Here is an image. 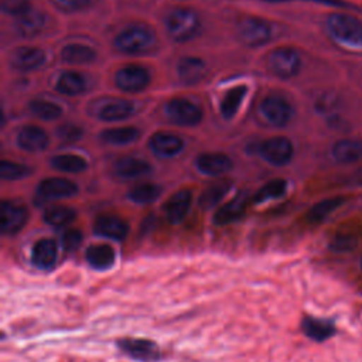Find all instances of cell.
Listing matches in <instances>:
<instances>
[{"label": "cell", "instance_id": "cell-1", "mask_svg": "<svg viewBox=\"0 0 362 362\" xmlns=\"http://www.w3.org/2000/svg\"><path fill=\"white\" fill-rule=\"evenodd\" d=\"M331 41L351 54H362V20L346 13H332L325 21Z\"/></svg>", "mask_w": 362, "mask_h": 362}, {"label": "cell", "instance_id": "cell-2", "mask_svg": "<svg viewBox=\"0 0 362 362\" xmlns=\"http://www.w3.org/2000/svg\"><path fill=\"white\" fill-rule=\"evenodd\" d=\"M167 31L177 42L192 40L199 31L198 16L188 8H175L167 17Z\"/></svg>", "mask_w": 362, "mask_h": 362}, {"label": "cell", "instance_id": "cell-3", "mask_svg": "<svg viewBox=\"0 0 362 362\" xmlns=\"http://www.w3.org/2000/svg\"><path fill=\"white\" fill-rule=\"evenodd\" d=\"M156 35L151 28L143 25H134L124 28L115 40L117 49L127 54H143L153 48Z\"/></svg>", "mask_w": 362, "mask_h": 362}, {"label": "cell", "instance_id": "cell-4", "mask_svg": "<svg viewBox=\"0 0 362 362\" xmlns=\"http://www.w3.org/2000/svg\"><path fill=\"white\" fill-rule=\"evenodd\" d=\"M117 348L129 358L139 362H156L160 359V346L147 338H120Z\"/></svg>", "mask_w": 362, "mask_h": 362}, {"label": "cell", "instance_id": "cell-5", "mask_svg": "<svg viewBox=\"0 0 362 362\" xmlns=\"http://www.w3.org/2000/svg\"><path fill=\"white\" fill-rule=\"evenodd\" d=\"M270 71L283 79L296 76L301 68V58L293 48H277L269 57Z\"/></svg>", "mask_w": 362, "mask_h": 362}, {"label": "cell", "instance_id": "cell-6", "mask_svg": "<svg viewBox=\"0 0 362 362\" xmlns=\"http://www.w3.org/2000/svg\"><path fill=\"white\" fill-rule=\"evenodd\" d=\"M167 117L180 126H194L202 120V110L188 99L174 98L165 105Z\"/></svg>", "mask_w": 362, "mask_h": 362}, {"label": "cell", "instance_id": "cell-7", "mask_svg": "<svg viewBox=\"0 0 362 362\" xmlns=\"http://www.w3.org/2000/svg\"><path fill=\"white\" fill-rule=\"evenodd\" d=\"M238 37L249 47H259L270 40L272 25L262 18L247 17L239 23Z\"/></svg>", "mask_w": 362, "mask_h": 362}, {"label": "cell", "instance_id": "cell-8", "mask_svg": "<svg viewBox=\"0 0 362 362\" xmlns=\"http://www.w3.org/2000/svg\"><path fill=\"white\" fill-rule=\"evenodd\" d=\"M28 211L24 205L3 201L0 206V230L3 235H16L27 223Z\"/></svg>", "mask_w": 362, "mask_h": 362}, {"label": "cell", "instance_id": "cell-9", "mask_svg": "<svg viewBox=\"0 0 362 362\" xmlns=\"http://www.w3.org/2000/svg\"><path fill=\"white\" fill-rule=\"evenodd\" d=\"M260 113L269 124L281 127L291 120L293 107L280 96H267L260 103Z\"/></svg>", "mask_w": 362, "mask_h": 362}, {"label": "cell", "instance_id": "cell-10", "mask_svg": "<svg viewBox=\"0 0 362 362\" xmlns=\"http://www.w3.org/2000/svg\"><path fill=\"white\" fill-rule=\"evenodd\" d=\"M260 156L273 165H286L294 156V147L287 137L276 136L260 146Z\"/></svg>", "mask_w": 362, "mask_h": 362}, {"label": "cell", "instance_id": "cell-11", "mask_svg": "<svg viewBox=\"0 0 362 362\" xmlns=\"http://www.w3.org/2000/svg\"><path fill=\"white\" fill-rule=\"evenodd\" d=\"M150 82V74L140 65H127L116 72L115 83L124 92H140L147 88Z\"/></svg>", "mask_w": 362, "mask_h": 362}, {"label": "cell", "instance_id": "cell-12", "mask_svg": "<svg viewBox=\"0 0 362 362\" xmlns=\"http://www.w3.org/2000/svg\"><path fill=\"white\" fill-rule=\"evenodd\" d=\"M78 192L75 182L66 178H47L40 182L37 188V198L40 201H55L69 198Z\"/></svg>", "mask_w": 362, "mask_h": 362}, {"label": "cell", "instance_id": "cell-13", "mask_svg": "<svg viewBox=\"0 0 362 362\" xmlns=\"http://www.w3.org/2000/svg\"><path fill=\"white\" fill-rule=\"evenodd\" d=\"M58 246L54 239H40L31 249V263L40 270H51L57 264Z\"/></svg>", "mask_w": 362, "mask_h": 362}, {"label": "cell", "instance_id": "cell-14", "mask_svg": "<svg viewBox=\"0 0 362 362\" xmlns=\"http://www.w3.org/2000/svg\"><path fill=\"white\" fill-rule=\"evenodd\" d=\"M93 230L96 235L112 239V240H123L129 233V225L126 221L113 216V215H102L95 221Z\"/></svg>", "mask_w": 362, "mask_h": 362}, {"label": "cell", "instance_id": "cell-15", "mask_svg": "<svg viewBox=\"0 0 362 362\" xmlns=\"http://www.w3.org/2000/svg\"><path fill=\"white\" fill-rule=\"evenodd\" d=\"M45 61H47L45 52L41 48H35V47H20L13 52L10 58L11 65L20 71L37 69L42 66Z\"/></svg>", "mask_w": 362, "mask_h": 362}, {"label": "cell", "instance_id": "cell-16", "mask_svg": "<svg viewBox=\"0 0 362 362\" xmlns=\"http://www.w3.org/2000/svg\"><path fill=\"white\" fill-rule=\"evenodd\" d=\"M192 195L189 189H180L164 205L165 218L170 223H180L187 216L189 206H191Z\"/></svg>", "mask_w": 362, "mask_h": 362}, {"label": "cell", "instance_id": "cell-17", "mask_svg": "<svg viewBox=\"0 0 362 362\" xmlns=\"http://www.w3.org/2000/svg\"><path fill=\"white\" fill-rule=\"evenodd\" d=\"M331 156L338 164H354L362 158V140L359 139H341L332 148Z\"/></svg>", "mask_w": 362, "mask_h": 362}, {"label": "cell", "instance_id": "cell-18", "mask_svg": "<svg viewBox=\"0 0 362 362\" xmlns=\"http://www.w3.org/2000/svg\"><path fill=\"white\" fill-rule=\"evenodd\" d=\"M151 151L163 158H168V157H174L177 156L182 147L184 143L182 140L171 133H156L154 136H151L150 143H148Z\"/></svg>", "mask_w": 362, "mask_h": 362}, {"label": "cell", "instance_id": "cell-19", "mask_svg": "<svg viewBox=\"0 0 362 362\" xmlns=\"http://www.w3.org/2000/svg\"><path fill=\"white\" fill-rule=\"evenodd\" d=\"M17 144L28 153H38L48 146V136L37 126H25L17 134Z\"/></svg>", "mask_w": 362, "mask_h": 362}, {"label": "cell", "instance_id": "cell-20", "mask_svg": "<svg viewBox=\"0 0 362 362\" xmlns=\"http://www.w3.org/2000/svg\"><path fill=\"white\" fill-rule=\"evenodd\" d=\"M247 205V197L245 194L236 195L233 199L222 205L214 215V223L218 226H223L228 223H232L238 221L246 209Z\"/></svg>", "mask_w": 362, "mask_h": 362}, {"label": "cell", "instance_id": "cell-21", "mask_svg": "<svg viewBox=\"0 0 362 362\" xmlns=\"http://www.w3.org/2000/svg\"><path fill=\"white\" fill-rule=\"evenodd\" d=\"M85 259L95 270H109L115 264L116 253L110 245H90L85 252Z\"/></svg>", "mask_w": 362, "mask_h": 362}, {"label": "cell", "instance_id": "cell-22", "mask_svg": "<svg viewBox=\"0 0 362 362\" xmlns=\"http://www.w3.org/2000/svg\"><path fill=\"white\" fill-rule=\"evenodd\" d=\"M206 65L201 58L195 57H185L180 59L177 65V74L182 83L194 85L199 82L205 76Z\"/></svg>", "mask_w": 362, "mask_h": 362}, {"label": "cell", "instance_id": "cell-23", "mask_svg": "<svg viewBox=\"0 0 362 362\" xmlns=\"http://www.w3.org/2000/svg\"><path fill=\"white\" fill-rule=\"evenodd\" d=\"M197 167L202 174L221 175L230 170L232 161L228 156L221 153H206L197 158Z\"/></svg>", "mask_w": 362, "mask_h": 362}, {"label": "cell", "instance_id": "cell-24", "mask_svg": "<svg viewBox=\"0 0 362 362\" xmlns=\"http://www.w3.org/2000/svg\"><path fill=\"white\" fill-rule=\"evenodd\" d=\"M301 329L308 338L317 342H322L335 334V327L329 320L315 318L310 315L303 318Z\"/></svg>", "mask_w": 362, "mask_h": 362}, {"label": "cell", "instance_id": "cell-25", "mask_svg": "<svg viewBox=\"0 0 362 362\" xmlns=\"http://www.w3.org/2000/svg\"><path fill=\"white\" fill-rule=\"evenodd\" d=\"M151 170L150 164L136 157H122L113 164L115 175L120 178H137Z\"/></svg>", "mask_w": 362, "mask_h": 362}, {"label": "cell", "instance_id": "cell-26", "mask_svg": "<svg viewBox=\"0 0 362 362\" xmlns=\"http://www.w3.org/2000/svg\"><path fill=\"white\" fill-rule=\"evenodd\" d=\"M134 112V105L129 100L123 99H113L103 103L99 107L98 116L100 120L106 122H117L129 117Z\"/></svg>", "mask_w": 362, "mask_h": 362}, {"label": "cell", "instance_id": "cell-27", "mask_svg": "<svg viewBox=\"0 0 362 362\" xmlns=\"http://www.w3.org/2000/svg\"><path fill=\"white\" fill-rule=\"evenodd\" d=\"M96 52L89 45L83 44H68L61 51V58L65 64L79 65V64H89L95 59Z\"/></svg>", "mask_w": 362, "mask_h": 362}, {"label": "cell", "instance_id": "cell-28", "mask_svg": "<svg viewBox=\"0 0 362 362\" xmlns=\"http://www.w3.org/2000/svg\"><path fill=\"white\" fill-rule=\"evenodd\" d=\"M345 202L344 197H331L325 198L315 205H313L307 214V219L311 223H320L327 219L332 212H335Z\"/></svg>", "mask_w": 362, "mask_h": 362}, {"label": "cell", "instance_id": "cell-29", "mask_svg": "<svg viewBox=\"0 0 362 362\" xmlns=\"http://www.w3.org/2000/svg\"><path fill=\"white\" fill-rule=\"evenodd\" d=\"M85 86H86L85 78L78 72H64L58 76L55 83V89L59 93L68 95V96H75L83 92Z\"/></svg>", "mask_w": 362, "mask_h": 362}, {"label": "cell", "instance_id": "cell-30", "mask_svg": "<svg viewBox=\"0 0 362 362\" xmlns=\"http://www.w3.org/2000/svg\"><path fill=\"white\" fill-rule=\"evenodd\" d=\"M246 92H247V88L245 85L235 86L226 92V95L221 102V113L225 119H232L236 115Z\"/></svg>", "mask_w": 362, "mask_h": 362}, {"label": "cell", "instance_id": "cell-31", "mask_svg": "<svg viewBox=\"0 0 362 362\" xmlns=\"http://www.w3.org/2000/svg\"><path fill=\"white\" fill-rule=\"evenodd\" d=\"M139 130L136 127H116L107 129L100 134V140L113 146H124L134 141L139 137Z\"/></svg>", "mask_w": 362, "mask_h": 362}, {"label": "cell", "instance_id": "cell-32", "mask_svg": "<svg viewBox=\"0 0 362 362\" xmlns=\"http://www.w3.org/2000/svg\"><path fill=\"white\" fill-rule=\"evenodd\" d=\"M75 216H76V212L72 208L58 205V206H51V208L45 209L42 219L49 226L61 228V226L69 225L75 219Z\"/></svg>", "mask_w": 362, "mask_h": 362}, {"label": "cell", "instance_id": "cell-33", "mask_svg": "<svg viewBox=\"0 0 362 362\" xmlns=\"http://www.w3.org/2000/svg\"><path fill=\"white\" fill-rule=\"evenodd\" d=\"M230 182L223 180L219 181L216 184L209 185L199 197V206L202 209H211L214 208L216 204H219V201L225 197V194L229 191Z\"/></svg>", "mask_w": 362, "mask_h": 362}, {"label": "cell", "instance_id": "cell-34", "mask_svg": "<svg viewBox=\"0 0 362 362\" xmlns=\"http://www.w3.org/2000/svg\"><path fill=\"white\" fill-rule=\"evenodd\" d=\"M44 16L35 10H28L25 14L17 17V28L24 35L38 33L44 25Z\"/></svg>", "mask_w": 362, "mask_h": 362}, {"label": "cell", "instance_id": "cell-35", "mask_svg": "<svg viewBox=\"0 0 362 362\" xmlns=\"http://www.w3.org/2000/svg\"><path fill=\"white\" fill-rule=\"evenodd\" d=\"M51 164L55 170L62 173H79L86 168V161L81 156L75 154H61L51 160Z\"/></svg>", "mask_w": 362, "mask_h": 362}, {"label": "cell", "instance_id": "cell-36", "mask_svg": "<svg viewBox=\"0 0 362 362\" xmlns=\"http://www.w3.org/2000/svg\"><path fill=\"white\" fill-rule=\"evenodd\" d=\"M161 195V187L157 184H140L129 192V198L136 204H151Z\"/></svg>", "mask_w": 362, "mask_h": 362}, {"label": "cell", "instance_id": "cell-37", "mask_svg": "<svg viewBox=\"0 0 362 362\" xmlns=\"http://www.w3.org/2000/svg\"><path fill=\"white\" fill-rule=\"evenodd\" d=\"M287 189V182L284 180H272L267 184H264L253 197V201L257 204L270 201V199H276L279 197H281Z\"/></svg>", "mask_w": 362, "mask_h": 362}, {"label": "cell", "instance_id": "cell-38", "mask_svg": "<svg viewBox=\"0 0 362 362\" xmlns=\"http://www.w3.org/2000/svg\"><path fill=\"white\" fill-rule=\"evenodd\" d=\"M30 110L42 120H55L62 115L61 107L49 100H34L30 103Z\"/></svg>", "mask_w": 362, "mask_h": 362}, {"label": "cell", "instance_id": "cell-39", "mask_svg": "<svg viewBox=\"0 0 362 362\" xmlns=\"http://www.w3.org/2000/svg\"><path fill=\"white\" fill-rule=\"evenodd\" d=\"M30 173V170L25 165H21L18 163L13 161H1L0 164V174L4 180H18L25 177Z\"/></svg>", "mask_w": 362, "mask_h": 362}, {"label": "cell", "instance_id": "cell-40", "mask_svg": "<svg viewBox=\"0 0 362 362\" xmlns=\"http://www.w3.org/2000/svg\"><path fill=\"white\" fill-rule=\"evenodd\" d=\"M1 8L4 13L16 17H20L31 10L28 0H1Z\"/></svg>", "mask_w": 362, "mask_h": 362}, {"label": "cell", "instance_id": "cell-41", "mask_svg": "<svg viewBox=\"0 0 362 362\" xmlns=\"http://www.w3.org/2000/svg\"><path fill=\"white\" fill-rule=\"evenodd\" d=\"M82 239H83V236H82V232H81V230H78V229H69V230H66V232L62 235V238H61V245H62L64 250H66V252H74V250H76V249L81 246Z\"/></svg>", "mask_w": 362, "mask_h": 362}, {"label": "cell", "instance_id": "cell-42", "mask_svg": "<svg viewBox=\"0 0 362 362\" xmlns=\"http://www.w3.org/2000/svg\"><path fill=\"white\" fill-rule=\"evenodd\" d=\"M57 133H58L59 140L64 141V143H74L78 139H81V136H82L81 127H78L75 124H71V123H65V124L59 126Z\"/></svg>", "mask_w": 362, "mask_h": 362}, {"label": "cell", "instance_id": "cell-43", "mask_svg": "<svg viewBox=\"0 0 362 362\" xmlns=\"http://www.w3.org/2000/svg\"><path fill=\"white\" fill-rule=\"evenodd\" d=\"M355 245H356V240L351 235H338L331 242L332 250H337V252L351 250Z\"/></svg>", "mask_w": 362, "mask_h": 362}, {"label": "cell", "instance_id": "cell-44", "mask_svg": "<svg viewBox=\"0 0 362 362\" xmlns=\"http://www.w3.org/2000/svg\"><path fill=\"white\" fill-rule=\"evenodd\" d=\"M61 8L64 10H69V11H75V10H81L88 7L92 0H54Z\"/></svg>", "mask_w": 362, "mask_h": 362}, {"label": "cell", "instance_id": "cell-45", "mask_svg": "<svg viewBox=\"0 0 362 362\" xmlns=\"http://www.w3.org/2000/svg\"><path fill=\"white\" fill-rule=\"evenodd\" d=\"M356 182L359 184V185H362V168L358 171V174H356Z\"/></svg>", "mask_w": 362, "mask_h": 362}, {"label": "cell", "instance_id": "cell-46", "mask_svg": "<svg viewBox=\"0 0 362 362\" xmlns=\"http://www.w3.org/2000/svg\"><path fill=\"white\" fill-rule=\"evenodd\" d=\"M361 267H362V260H361Z\"/></svg>", "mask_w": 362, "mask_h": 362}]
</instances>
